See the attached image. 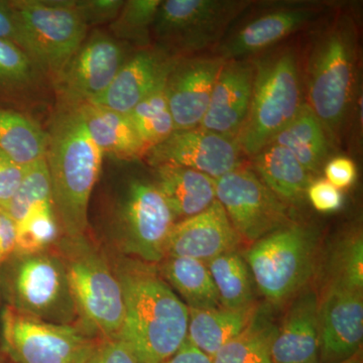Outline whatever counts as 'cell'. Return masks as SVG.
Wrapping results in <instances>:
<instances>
[{
	"mask_svg": "<svg viewBox=\"0 0 363 363\" xmlns=\"http://www.w3.org/2000/svg\"><path fill=\"white\" fill-rule=\"evenodd\" d=\"M224 63L217 55H194L177 60L164 86L176 130L200 126Z\"/></svg>",
	"mask_w": 363,
	"mask_h": 363,
	"instance_id": "2e32d148",
	"label": "cell"
},
{
	"mask_svg": "<svg viewBox=\"0 0 363 363\" xmlns=\"http://www.w3.org/2000/svg\"><path fill=\"white\" fill-rule=\"evenodd\" d=\"M85 363H142L135 351L123 339H100L92 354Z\"/></svg>",
	"mask_w": 363,
	"mask_h": 363,
	"instance_id": "8d00e7d4",
	"label": "cell"
},
{
	"mask_svg": "<svg viewBox=\"0 0 363 363\" xmlns=\"http://www.w3.org/2000/svg\"><path fill=\"white\" fill-rule=\"evenodd\" d=\"M123 43L95 30L52 83L57 101L90 104L101 96L128 59Z\"/></svg>",
	"mask_w": 363,
	"mask_h": 363,
	"instance_id": "5bb4252c",
	"label": "cell"
},
{
	"mask_svg": "<svg viewBox=\"0 0 363 363\" xmlns=\"http://www.w3.org/2000/svg\"><path fill=\"white\" fill-rule=\"evenodd\" d=\"M241 150L236 140L204 128L175 130L150 147L145 159L152 168L183 167L217 179L241 166Z\"/></svg>",
	"mask_w": 363,
	"mask_h": 363,
	"instance_id": "9a60e30c",
	"label": "cell"
},
{
	"mask_svg": "<svg viewBox=\"0 0 363 363\" xmlns=\"http://www.w3.org/2000/svg\"><path fill=\"white\" fill-rule=\"evenodd\" d=\"M28 167L16 164L0 150V209L6 210L18 192Z\"/></svg>",
	"mask_w": 363,
	"mask_h": 363,
	"instance_id": "74e56055",
	"label": "cell"
},
{
	"mask_svg": "<svg viewBox=\"0 0 363 363\" xmlns=\"http://www.w3.org/2000/svg\"><path fill=\"white\" fill-rule=\"evenodd\" d=\"M164 86L166 82L143 98L128 113L147 150L168 138L176 130Z\"/></svg>",
	"mask_w": 363,
	"mask_h": 363,
	"instance_id": "d6a6232c",
	"label": "cell"
},
{
	"mask_svg": "<svg viewBox=\"0 0 363 363\" xmlns=\"http://www.w3.org/2000/svg\"><path fill=\"white\" fill-rule=\"evenodd\" d=\"M321 11L317 4H286L264 11L221 42L215 55L230 61L266 51L311 25Z\"/></svg>",
	"mask_w": 363,
	"mask_h": 363,
	"instance_id": "ac0fdd59",
	"label": "cell"
},
{
	"mask_svg": "<svg viewBox=\"0 0 363 363\" xmlns=\"http://www.w3.org/2000/svg\"><path fill=\"white\" fill-rule=\"evenodd\" d=\"M124 298L118 337L142 363H164L187 339L189 308L149 267L123 266L116 272Z\"/></svg>",
	"mask_w": 363,
	"mask_h": 363,
	"instance_id": "7a4b0ae2",
	"label": "cell"
},
{
	"mask_svg": "<svg viewBox=\"0 0 363 363\" xmlns=\"http://www.w3.org/2000/svg\"><path fill=\"white\" fill-rule=\"evenodd\" d=\"M161 264L164 281L184 298L188 308L220 307L218 292L206 262L189 257H166Z\"/></svg>",
	"mask_w": 363,
	"mask_h": 363,
	"instance_id": "f546056e",
	"label": "cell"
},
{
	"mask_svg": "<svg viewBox=\"0 0 363 363\" xmlns=\"http://www.w3.org/2000/svg\"><path fill=\"white\" fill-rule=\"evenodd\" d=\"M331 281L334 285L362 291L363 240L354 231L344 236L334 250L331 260Z\"/></svg>",
	"mask_w": 363,
	"mask_h": 363,
	"instance_id": "e575fe53",
	"label": "cell"
},
{
	"mask_svg": "<svg viewBox=\"0 0 363 363\" xmlns=\"http://www.w3.org/2000/svg\"><path fill=\"white\" fill-rule=\"evenodd\" d=\"M13 42L51 80L59 77L87 37L75 0H9Z\"/></svg>",
	"mask_w": 363,
	"mask_h": 363,
	"instance_id": "8992f818",
	"label": "cell"
},
{
	"mask_svg": "<svg viewBox=\"0 0 363 363\" xmlns=\"http://www.w3.org/2000/svg\"><path fill=\"white\" fill-rule=\"evenodd\" d=\"M255 311V307L243 310H229L222 306L214 309L189 308L188 341L212 358L247 328Z\"/></svg>",
	"mask_w": 363,
	"mask_h": 363,
	"instance_id": "4316f807",
	"label": "cell"
},
{
	"mask_svg": "<svg viewBox=\"0 0 363 363\" xmlns=\"http://www.w3.org/2000/svg\"><path fill=\"white\" fill-rule=\"evenodd\" d=\"M164 363H212V358L196 348L186 339L175 354Z\"/></svg>",
	"mask_w": 363,
	"mask_h": 363,
	"instance_id": "b9f144b4",
	"label": "cell"
},
{
	"mask_svg": "<svg viewBox=\"0 0 363 363\" xmlns=\"http://www.w3.org/2000/svg\"><path fill=\"white\" fill-rule=\"evenodd\" d=\"M318 242L316 229L291 222L248 248L243 257L269 302H283L302 290L314 272Z\"/></svg>",
	"mask_w": 363,
	"mask_h": 363,
	"instance_id": "52a82bcc",
	"label": "cell"
},
{
	"mask_svg": "<svg viewBox=\"0 0 363 363\" xmlns=\"http://www.w3.org/2000/svg\"><path fill=\"white\" fill-rule=\"evenodd\" d=\"M279 327L257 310L252 322L212 357V363H272V344Z\"/></svg>",
	"mask_w": 363,
	"mask_h": 363,
	"instance_id": "1f68e13d",
	"label": "cell"
},
{
	"mask_svg": "<svg viewBox=\"0 0 363 363\" xmlns=\"http://www.w3.org/2000/svg\"><path fill=\"white\" fill-rule=\"evenodd\" d=\"M248 4L240 0H162L152 37L156 47L172 56H194L220 44Z\"/></svg>",
	"mask_w": 363,
	"mask_h": 363,
	"instance_id": "ba28073f",
	"label": "cell"
},
{
	"mask_svg": "<svg viewBox=\"0 0 363 363\" xmlns=\"http://www.w3.org/2000/svg\"><path fill=\"white\" fill-rule=\"evenodd\" d=\"M58 247L78 324L93 337H116L123 328L124 298L116 271L85 235L63 236Z\"/></svg>",
	"mask_w": 363,
	"mask_h": 363,
	"instance_id": "5b68a950",
	"label": "cell"
},
{
	"mask_svg": "<svg viewBox=\"0 0 363 363\" xmlns=\"http://www.w3.org/2000/svg\"><path fill=\"white\" fill-rule=\"evenodd\" d=\"M319 301L313 290L298 293L272 344V363H319Z\"/></svg>",
	"mask_w": 363,
	"mask_h": 363,
	"instance_id": "603a6c76",
	"label": "cell"
},
{
	"mask_svg": "<svg viewBox=\"0 0 363 363\" xmlns=\"http://www.w3.org/2000/svg\"><path fill=\"white\" fill-rule=\"evenodd\" d=\"M155 185L164 196L177 220L201 213L216 200L214 179L194 169L177 166L155 168Z\"/></svg>",
	"mask_w": 363,
	"mask_h": 363,
	"instance_id": "d4e9b609",
	"label": "cell"
},
{
	"mask_svg": "<svg viewBox=\"0 0 363 363\" xmlns=\"http://www.w3.org/2000/svg\"><path fill=\"white\" fill-rule=\"evenodd\" d=\"M177 218L155 183L131 179L113 210V225L123 252L147 264L166 259Z\"/></svg>",
	"mask_w": 363,
	"mask_h": 363,
	"instance_id": "9c48e42d",
	"label": "cell"
},
{
	"mask_svg": "<svg viewBox=\"0 0 363 363\" xmlns=\"http://www.w3.org/2000/svg\"><path fill=\"white\" fill-rule=\"evenodd\" d=\"M223 308L243 310L253 306L252 276L238 250L222 253L206 262Z\"/></svg>",
	"mask_w": 363,
	"mask_h": 363,
	"instance_id": "4dcf8cb0",
	"label": "cell"
},
{
	"mask_svg": "<svg viewBox=\"0 0 363 363\" xmlns=\"http://www.w3.org/2000/svg\"><path fill=\"white\" fill-rule=\"evenodd\" d=\"M162 0H128L124 1L109 28L112 37L119 42L147 47Z\"/></svg>",
	"mask_w": 363,
	"mask_h": 363,
	"instance_id": "836d02e7",
	"label": "cell"
},
{
	"mask_svg": "<svg viewBox=\"0 0 363 363\" xmlns=\"http://www.w3.org/2000/svg\"><path fill=\"white\" fill-rule=\"evenodd\" d=\"M252 160L255 173L281 201L286 205L304 201L311 175L290 150L271 143Z\"/></svg>",
	"mask_w": 363,
	"mask_h": 363,
	"instance_id": "484cf974",
	"label": "cell"
},
{
	"mask_svg": "<svg viewBox=\"0 0 363 363\" xmlns=\"http://www.w3.org/2000/svg\"><path fill=\"white\" fill-rule=\"evenodd\" d=\"M240 238L225 210L215 200L201 213L177 221L168 238L166 257H189L207 262L236 250Z\"/></svg>",
	"mask_w": 363,
	"mask_h": 363,
	"instance_id": "d6986e66",
	"label": "cell"
},
{
	"mask_svg": "<svg viewBox=\"0 0 363 363\" xmlns=\"http://www.w3.org/2000/svg\"><path fill=\"white\" fill-rule=\"evenodd\" d=\"M252 101L236 138L241 152L255 157L297 116L305 104L298 55L292 47L253 60Z\"/></svg>",
	"mask_w": 363,
	"mask_h": 363,
	"instance_id": "277c9868",
	"label": "cell"
},
{
	"mask_svg": "<svg viewBox=\"0 0 363 363\" xmlns=\"http://www.w3.org/2000/svg\"><path fill=\"white\" fill-rule=\"evenodd\" d=\"M339 363H360L359 354H357L355 357H351L350 359L345 360V362Z\"/></svg>",
	"mask_w": 363,
	"mask_h": 363,
	"instance_id": "ee69618b",
	"label": "cell"
},
{
	"mask_svg": "<svg viewBox=\"0 0 363 363\" xmlns=\"http://www.w3.org/2000/svg\"><path fill=\"white\" fill-rule=\"evenodd\" d=\"M271 143L290 150L310 175L321 172L330 152L329 136L306 102L297 116Z\"/></svg>",
	"mask_w": 363,
	"mask_h": 363,
	"instance_id": "83f0119b",
	"label": "cell"
},
{
	"mask_svg": "<svg viewBox=\"0 0 363 363\" xmlns=\"http://www.w3.org/2000/svg\"><path fill=\"white\" fill-rule=\"evenodd\" d=\"M86 128L101 150L121 161L142 159L147 152L128 114L94 104H79Z\"/></svg>",
	"mask_w": 363,
	"mask_h": 363,
	"instance_id": "cb8c5ba5",
	"label": "cell"
},
{
	"mask_svg": "<svg viewBox=\"0 0 363 363\" xmlns=\"http://www.w3.org/2000/svg\"><path fill=\"white\" fill-rule=\"evenodd\" d=\"M48 133L25 112L0 108V150L16 164L30 167L45 159Z\"/></svg>",
	"mask_w": 363,
	"mask_h": 363,
	"instance_id": "f1b7e54d",
	"label": "cell"
},
{
	"mask_svg": "<svg viewBox=\"0 0 363 363\" xmlns=\"http://www.w3.org/2000/svg\"><path fill=\"white\" fill-rule=\"evenodd\" d=\"M14 21L9 0H0V40H13Z\"/></svg>",
	"mask_w": 363,
	"mask_h": 363,
	"instance_id": "7bdbcfd3",
	"label": "cell"
},
{
	"mask_svg": "<svg viewBox=\"0 0 363 363\" xmlns=\"http://www.w3.org/2000/svg\"><path fill=\"white\" fill-rule=\"evenodd\" d=\"M79 13L86 26H97L111 23L121 13L123 0H75Z\"/></svg>",
	"mask_w": 363,
	"mask_h": 363,
	"instance_id": "d590c367",
	"label": "cell"
},
{
	"mask_svg": "<svg viewBox=\"0 0 363 363\" xmlns=\"http://www.w3.org/2000/svg\"><path fill=\"white\" fill-rule=\"evenodd\" d=\"M307 197L312 206L322 213L337 211L342 206V193L325 179L310 183L307 189Z\"/></svg>",
	"mask_w": 363,
	"mask_h": 363,
	"instance_id": "f35d334b",
	"label": "cell"
},
{
	"mask_svg": "<svg viewBox=\"0 0 363 363\" xmlns=\"http://www.w3.org/2000/svg\"><path fill=\"white\" fill-rule=\"evenodd\" d=\"M324 173L326 179L334 187L342 190L350 187L357 176V166L350 157H336L325 164Z\"/></svg>",
	"mask_w": 363,
	"mask_h": 363,
	"instance_id": "ab89813d",
	"label": "cell"
},
{
	"mask_svg": "<svg viewBox=\"0 0 363 363\" xmlns=\"http://www.w3.org/2000/svg\"><path fill=\"white\" fill-rule=\"evenodd\" d=\"M180 57L157 47H145L126 60L106 91L90 104L130 113L143 98L164 84Z\"/></svg>",
	"mask_w": 363,
	"mask_h": 363,
	"instance_id": "44dd1931",
	"label": "cell"
},
{
	"mask_svg": "<svg viewBox=\"0 0 363 363\" xmlns=\"http://www.w3.org/2000/svg\"><path fill=\"white\" fill-rule=\"evenodd\" d=\"M253 80L252 61H225L215 82L200 128L236 140L250 111Z\"/></svg>",
	"mask_w": 363,
	"mask_h": 363,
	"instance_id": "ffe728a7",
	"label": "cell"
},
{
	"mask_svg": "<svg viewBox=\"0 0 363 363\" xmlns=\"http://www.w3.org/2000/svg\"><path fill=\"white\" fill-rule=\"evenodd\" d=\"M357 32L348 16H341L316 33L305 67L306 104L335 140L347 121L354 96Z\"/></svg>",
	"mask_w": 363,
	"mask_h": 363,
	"instance_id": "3957f363",
	"label": "cell"
},
{
	"mask_svg": "<svg viewBox=\"0 0 363 363\" xmlns=\"http://www.w3.org/2000/svg\"><path fill=\"white\" fill-rule=\"evenodd\" d=\"M363 339L362 291L328 286L319 304V359L339 363L358 354Z\"/></svg>",
	"mask_w": 363,
	"mask_h": 363,
	"instance_id": "e0dca14e",
	"label": "cell"
},
{
	"mask_svg": "<svg viewBox=\"0 0 363 363\" xmlns=\"http://www.w3.org/2000/svg\"><path fill=\"white\" fill-rule=\"evenodd\" d=\"M216 200L225 210L240 240L255 242L291 223L288 205L252 169L240 166L215 179Z\"/></svg>",
	"mask_w": 363,
	"mask_h": 363,
	"instance_id": "7c38bea8",
	"label": "cell"
},
{
	"mask_svg": "<svg viewBox=\"0 0 363 363\" xmlns=\"http://www.w3.org/2000/svg\"><path fill=\"white\" fill-rule=\"evenodd\" d=\"M55 94L51 80L13 42L0 40V108L30 114Z\"/></svg>",
	"mask_w": 363,
	"mask_h": 363,
	"instance_id": "7402d4cb",
	"label": "cell"
},
{
	"mask_svg": "<svg viewBox=\"0 0 363 363\" xmlns=\"http://www.w3.org/2000/svg\"><path fill=\"white\" fill-rule=\"evenodd\" d=\"M16 226L14 255L51 250L64 236L45 159L28 167L18 192L4 210Z\"/></svg>",
	"mask_w": 363,
	"mask_h": 363,
	"instance_id": "4fadbf2b",
	"label": "cell"
},
{
	"mask_svg": "<svg viewBox=\"0 0 363 363\" xmlns=\"http://www.w3.org/2000/svg\"><path fill=\"white\" fill-rule=\"evenodd\" d=\"M1 322L4 350L16 363H85L100 340L79 324L44 321L11 306Z\"/></svg>",
	"mask_w": 363,
	"mask_h": 363,
	"instance_id": "8fae6325",
	"label": "cell"
},
{
	"mask_svg": "<svg viewBox=\"0 0 363 363\" xmlns=\"http://www.w3.org/2000/svg\"><path fill=\"white\" fill-rule=\"evenodd\" d=\"M48 133V171L60 223L66 238L85 235L91 195L104 152L86 128L79 104L56 101Z\"/></svg>",
	"mask_w": 363,
	"mask_h": 363,
	"instance_id": "6da1fadb",
	"label": "cell"
},
{
	"mask_svg": "<svg viewBox=\"0 0 363 363\" xmlns=\"http://www.w3.org/2000/svg\"><path fill=\"white\" fill-rule=\"evenodd\" d=\"M9 292L13 304L23 314L58 324H78L65 264L51 250L13 255Z\"/></svg>",
	"mask_w": 363,
	"mask_h": 363,
	"instance_id": "30bf717a",
	"label": "cell"
},
{
	"mask_svg": "<svg viewBox=\"0 0 363 363\" xmlns=\"http://www.w3.org/2000/svg\"><path fill=\"white\" fill-rule=\"evenodd\" d=\"M16 226L4 210L0 209V266L16 252Z\"/></svg>",
	"mask_w": 363,
	"mask_h": 363,
	"instance_id": "60d3db41",
	"label": "cell"
}]
</instances>
